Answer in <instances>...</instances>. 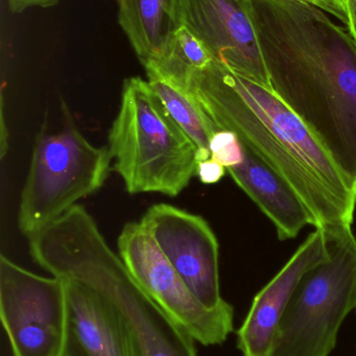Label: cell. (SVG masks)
I'll list each match as a JSON object with an SVG mask.
<instances>
[{
	"mask_svg": "<svg viewBox=\"0 0 356 356\" xmlns=\"http://www.w3.org/2000/svg\"><path fill=\"white\" fill-rule=\"evenodd\" d=\"M274 93L356 181V43L347 27L305 0H253Z\"/></svg>",
	"mask_w": 356,
	"mask_h": 356,
	"instance_id": "obj_1",
	"label": "cell"
},
{
	"mask_svg": "<svg viewBox=\"0 0 356 356\" xmlns=\"http://www.w3.org/2000/svg\"><path fill=\"white\" fill-rule=\"evenodd\" d=\"M188 89L219 131H233L245 147L290 184L314 227L353 226L356 181L273 90L217 60L194 73Z\"/></svg>",
	"mask_w": 356,
	"mask_h": 356,
	"instance_id": "obj_2",
	"label": "cell"
},
{
	"mask_svg": "<svg viewBox=\"0 0 356 356\" xmlns=\"http://www.w3.org/2000/svg\"><path fill=\"white\" fill-rule=\"evenodd\" d=\"M29 253L52 276L77 280L121 315L140 356H199L196 341L139 286L82 205L29 236Z\"/></svg>",
	"mask_w": 356,
	"mask_h": 356,
	"instance_id": "obj_3",
	"label": "cell"
},
{
	"mask_svg": "<svg viewBox=\"0 0 356 356\" xmlns=\"http://www.w3.org/2000/svg\"><path fill=\"white\" fill-rule=\"evenodd\" d=\"M108 140L113 168L130 194L176 197L196 175L198 148L140 77L123 81Z\"/></svg>",
	"mask_w": 356,
	"mask_h": 356,
	"instance_id": "obj_4",
	"label": "cell"
},
{
	"mask_svg": "<svg viewBox=\"0 0 356 356\" xmlns=\"http://www.w3.org/2000/svg\"><path fill=\"white\" fill-rule=\"evenodd\" d=\"M59 129L47 121L36 138L19 205L18 226L31 236L56 221L75 203L104 186L112 162L106 147H96L77 129L66 104Z\"/></svg>",
	"mask_w": 356,
	"mask_h": 356,
	"instance_id": "obj_5",
	"label": "cell"
},
{
	"mask_svg": "<svg viewBox=\"0 0 356 356\" xmlns=\"http://www.w3.org/2000/svg\"><path fill=\"white\" fill-rule=\"evenodd\" d=\"M330 259L303 276L278 324L269 356H328L356 309V236L351 226L324 229Z\"/></svg>",
	"mask_w": 356,
	"mask_h": 356,
	"instance_id": "obj_6",
	"label": "cell"
},
{
	"mask_svg": "<svg viewBox=\"0 0 356 356\" xmlns=\"http://www.w3.org/2000/svg\"><path fill=\"white\" fill-rule=\"evenodd\" d=\"M0 318L13 356H62L65 280L38 275L1 254Z\"/></svg>",
	"mask_w": 356,
	"mask_h": 356,
	"instance_id": "obj_7",
	"label": "cell"
},
{
	"mask_svg": "<svg viewBox=\"0 0 356 356\" xmlns=\"http://www.w3.org/2000/svg\"><path fill=\"white\" fill-rule=\"evenodd\" d=\"M117 245L136 282L196 342L215 346L227 340L233 332L234 311L204 307L140 222L125 224Z\"/></svg>",
	"mask_w": 356,
	"mask_h": 356,
	"instance_id": "obj_8",
	"label": "cell"
},
{
	"mask_svg": "<svg viewBox=\"0 0 356 356\" xmlns=\"http://www.w3.org/2000/svg\"><path fill=\"white\" fill-rule=\"evenodd\" d=\"M140 223L207 309L234 311L222 297L219 242L206 220L173 205H152Z\"/></svg>",
	"mask_w": 356,
	"mask_h": 356,
	"instance_id": "obj_9",
	"label": "cell"
},
{
	"mask_svg": "<svg viewBox=\"0 0 356 356\" xmlns=\"http://www.w3.org/2000/svg\"><path fill=\"white\" fill-rule=\"evenodd\" d=\"M177 20L202 41L213 60L272 89L253 20V0H177Z\"/></svg>",
	"mask_w": 356,
	"mask_h": 356,
	"instance_id": "obj_10",
	"label": "cell"
},
{
	"mask_svg": "<svg viewBox=\"0 0 356 356\" xmlns=\"http://www.w3.org/2000/svg\"><path fill=\"white\" fill-rule=\"evenodd\" d=\"M330 259L325 230L316 228L286 265L253 299L238 332L242 356H269L278 324L303 276Z\"/></svg>",
	"mask_w": 356,
	"mask_h": 356,
	"instance_id": "obj_11",
	"label": "cell"
},
{
	"mask_svg": "<svg viewBox=\"0 0 356 356\" xmlns=\"http://www.w3.org/2000/svg\"><path fill=\"white\" fill-rule=\"evenodd\" d=\"M66 332L62 356H140L116 309L89 286L63 278Z\"/></svg>",
	"mask_w": 356,
	"mask_h": 356,
	"instance_id": "obj_12",
	"label": "cell"
},
{
	"mask_svg": "<svg viewBox=\"0 0 356 356\" xmlns=\"http://www.w3.org/2000/svg\"><path fill=\"white\" fill-rule=\"evenodd\" d=\"M245 152L244 162L228 173L271 220L279 240L296 238L304 226L313 225L309 211L284 178L248 148Z\"/></svg>",
	"mask_w": 356,
	"mask_h": 356,
	"instance_id": "obj_13",
	"label": "cell"
},
{
	"mask_svg": "<svg viewBox=\"0 0 356 356\" xmlns=\"http://www.w3.org/2000/svg\"><path fill=\"white\" fill-rule=\"evenodd\" d=\"M117 18L144 67L162 60L179 24L177 0H115Z\"/></svg>",
	"mask_w": 356,
	"mask_h": 356,
	"instance_id": "obj_14",
	"label": "cell"
},
{
	"mask_svg": "<svg viewBox=\"0 0 356 356\" xmlns=\"http://www.w3.org/2000/svg\"><path fill=\"white\" fill-rule=\"evenodd\" d=\"M146 76L171 118L198 148V162L210 159L213 135L219 131L196 96L187 88L163 76L154 68H146Z\"/></svg>",
	"mask_w": 356,
	"mask_h": 356,
	"instance_id": "obj_15",
	"label": "cell"
},
{
	"mask_svg": "<svg viewBox=\"0 0 356 356\" xmlns=\"http://www.w3.org/2000/svg\"><path fill=\"white\" fill-rule=\"evenodd\" d=\"M206 46L187 27H178L169 43V49L160 62L148 65L179 85L187 88L194 73L204 70L213 62Z\"/></svg>",
	"mask_w": 356,
	"mask_h": 356,
	"instance_id": "obj_16",
	"label": "cell"
},
{
	"mask_svg": "<svg viewBox=\"0 0 356 356\" xmlns=\"http://www.w3.org/2000/svg\"><path fill=\"white\" fill-rule=\"evenodd\" d=\"M210 159L226 169L242 164L246 156L244 145L233 131L219 129L213 135L209 145Z\"/></svg>",
	"mask_w": 356,
	"mask_h": 356,
	"instance_id": "obj_17",
	"label": "cell"
},
{
	"mask_svg": "<svg viewBox=\"0 0 356 356\" xmlns=\"http://www.w3.org/2000/svg\"><path fill=\"white\" fill-rule=\"evenodd\" d=\"M226 171L227 169L223 165L215 162L212 159L199 163L198 167H196V175H198L199 179L203 184H206L219 182L225 175Z\"/></svg>",
	"mask_w": 356,
	"mask_h": 356,
	"instance_id": "obj_18",
	"label": "cell"
},
{
	"mask_svg": "<svg viewBox=\"0 0 356 356\" xmlns=\"http://www.w3.org/2000/svg\"><path fill=\"white\" fill-rule=\"evenodd\" d=\"M60 1L61 0H8V6L10 13L20 14L29 8H52Z\"/></svg>",
	"mask_w": 356,
	"mask_h": 356,
	"instance_id": "obj_19",
	"label": "cell"
},
{
	"mask_svg": "<svg viewBox=\"0 0 356 356\" xmlns=\"http://www.w3.org/2000/svg\"><path fill=\"white\" fill-rule=\"evenodd\" d=\"M348 10L349 25L348 31L356 43V0H346Z\"/></svg>",
	"mask_w": 356,
	"mask_h": 356,
	"instance_id": "obj_20",
	"label": "cell"
},
{
	"mask_svg": "<svg viewBox=\"0 0 356 356\" xmlns=\"http://www.w3.org/2000/svg\"><path fill=\"white\" fill-rule=\"evenodd\" d=\"M3 112V100H1V134H0V137H1L0 138V156H1V159L4 158L8 148V131L6 129Z\"/></svg>",
	"mask_w": 356,
	"mask_h": 356,
	"instance_id": "obj_21",
	"label": "cell"
},
{
	"mask_svg": "<svg viewBox=\"0 0 356 356\" xmlns=\"http://www.w3.org/2000/svg\"><path fill=\"white\" fill-rule=\"evenodd\" d=\"M336 1H338L339 3L341 4V6H344V8H346L347 10L346 0H336ZM347 12H348V10H347Z\"/></svg>",
	"mask_w": 356,
	"mask_h": 356,
	"instance_id": "obj_22",
	"label": "cell"
},
{
	"mask_svg": "<svg viewBox=\"0 0 356 356\" xmlns=\"http://www.w3.org/2000/svg\"><path fill=\"white\" fill-rule=\"evenodd\" d=\"M355 312H356V309H355Z\"/></svg>",
	"mask_w": 356,
	"mask_h": 356,
	"instance_id": "obj_23",
	"label": "cell"
}]
</instances>
